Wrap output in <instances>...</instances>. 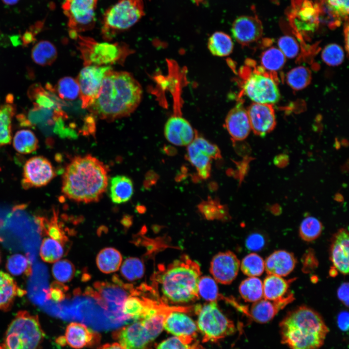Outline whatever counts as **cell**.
<instances>
[{"label":"cell","instance_id":"2","mask_svg":"<svg viewBox=\"0 0 349 349\" xmlns=\"http://www.w3.org/2000/svg\"><path fill=\"white\" fill-rule=\"evenodd\" d=\"M108 182V170L102 162L91 155L79 156L66 166L62 190L71 200L90 203L100 199Z\"/></svg>","mask_w":349,"mask_h":349},{"label":"cell","instance_id":"18","mask_svg":"<svg viewBox=\"0 0 349 349\" xmlns=\"http://www.w3.org/2000/svg\"><path fill=\"white\" fill-rule=\"evenodd\" d=\"M251 129L258 136L271 131L276 124L272 104L253 103L247 110Z\"/></svg>","mask_w":349,"mask_h":349},{"label":"cell","instance_id":"61","mask_svg":"<svg viewBox=\"0 0 349 349\" xmlns=\"http://www.w3.org/2000/svg\"><path fill=\"white\" fill-rule=\"evenodd\" d=\"M3 3L7 5H13L16 3L19 0H2Z\"/></svg>","mask_w":349,"mask_h":349},{"label":"cell","instance_id":"33","mask_svg":"<svg viewBox=\"0 0 349 349\" xmlns=\"http://www.w3.org/2000/svg\"><path fill=\"white\" fill-rule=\"evenodd\" d=\"M15 149L22 154H30L39 147V142L35 134L31 130L23 129L17 131L13 141Z\"/></svg>","mask_w":349,"mask_h":349},{"label":"cell","instance_id":"31","mask_svg":"<svg viewBox=\"0 0 349 349\" xmlns=\"http://www.w3.org/2000/svg\"><path fill=\"white\" fill-rule=\"evenodd\" d=\"M7 103L0 107V147L11 143L12 120L16 108L8 98Z\"/></svg>","mask_w":349,"mask_h":349},{"label":"cell","instance_id":"20","mask_svg":"<svg viewBox=\"0 0 349 349\" xmlns=\"http://www.w3.org/2000/svg\"><path fill=\"white\" fill-rule=\"evenodd\" d=\"M263 26L257 16H243L233 22L232 33L236 41L242 46H248L262 37Z\"/></svg>","mask_w":349,"mask_h":349},{"label":"cell","instance_id":"32","mask_svg":"<svg viewBox=\"0 0 349 349\" xmlns=\"http://www.w3.org/2000/svg\"><path fill=\"white\" fill-rule=\"evenodd\" d=\"M122 261L121 254L113 248L102 249L98 254L96 257V264L98 269L105 273H110L118 270Z\"/></svg>","mask_w":349,"mask_h":349},{"label":"cell","instance_id":"11","mask_svg":"<svg viewBox=\"0 0 349 349\" xmlns=\"http://www.w3.org/2000/svg\"><path fill=\"white\" fill-rule=\"evenodd\" d=\"M111 69L110 65H88L81 70L77 80L83 109H87L96 98L106 74Z\"/></svg>","mask_w":349,"mask_h":349},{"label":"cell","instance_id":"17","mask_svg":"<svg viewBox=\"0 0 349 349\" xmlns=\"http://www.w3.org/2000/svg\"><path fill=\"white\" fill-rule=\"evenodd\" d=\"M196 132L189 122L178 112H175L168 119L164 130L167 141L177 146L189 145L193 142Z\"/></svg>","mask_w":349,"mask_h":349},{"label":"cell","instance_id":"22","mask_svg":"<svg viewBox=\"0 0 349 349\" xmlns=\"http://www.w3.org/2000/svg\"><path fill=\"white\" fill-rule=\"evenodd\" d=\"M225 127L235 141H240L247 137L251 127L247 111L242 103L238 102L229 111L225 118Z\"/></svg>","mask_w":349,"mask_h":349},{"label":"cell","instance_id":"62","mask_svg":"<svg viewBox=\"0 0 349 349\" xmlns=\"http://www.w3.org/2000/svg\"><path fill=\"white\" fill-rule=\"evenodd\" d=\"M2 240H3L0 237V242L2 241Z\"/></svg>","mask_w":349,"mask_h":349},{"label":"cell","instance_id":"60","mask_svg":"<svg viewBox=\"0 0 349 349\" xmlns=\"http://www.w3.org/2000/svg\"><path fill=\"white\" fill-rule=\"evenodd\" d=\"M344 33H345V43H346V51L347 52H348V46H349V24H348V20H347V22L345 24V27L344 29Z\"/></svg>","mask_w":349,"mask_h":349},{"label":"cell","instance_id":"4","mask_svg":"<svg viewBox=\"0 0 349 349\" xmlns=\"http://www.w3.org/2000/svg\"><path fill=\"white\" fill-rule=\"evenodd\" d=\"M156 276L164 302L184 303L199 298V264L184 254L169 264Z\"/></svg>","mask_w":349,"mask_h":349},{"label":"cell","instance_id":"52","mask_svg":"<svg viewBox=\"0 0 349 349\" xmlns=\"http://www.w3.org/2000/svg\"><path fill=\"white\" fill-rule=\"evenodd\" d=\"M68 287L59 282H53L49 288L45 291L46 298L55 302H60L66 298V292Z\"/></svg>","mask_w":349,"mask_h":349},{"label":"cell","instance_id":"44","mask_svg":"<svg viewBox=\"0 0 349 349\" xmlns=\"http://www.w3.org/2000/svg\"><path fill=\"white\" fill-rule=\"evenodd\" d=\"M315 4L318 12L319 23L333 29L339 26L342 20L328 4L326 0H316Z\"/></svg>","mask_w":349,"mask_h":349},{"label":"cell","instance_id":"3","mask_svg":"<svg viewBox=\"0 0 349 349\" xmlns=\"http://www.w3.org/2000/svg\"><path fill=\"white\" fill-rule=\"evenodd\" d=\"M279 325L281 341L291 349H318L329 332L321 316L303 305L288 312Z\"/></svg>","mask_w":349,"mask_h":349},{"label":"cell","instance_id":"8","mask_svg":"<svg viewBox=\"0 0 349 349\" xmlns=\"http://www.w3.org/2000/svg\"><path fill=\"white\" fill-rule=\"evenodd\" d=\"M144 15L143 0H120L105 12L102 34L110 40L117 33L130 28Z\"/></svg>","mask_w":349,"mask_h":349},{"label":"cell","instance_id":"12","mask_svg":"<svg viewBox=\"0 0 349 349\" xmlns=\"http://www.w3.org/2000/svg\"><path fill=\"white\" fill-rule=\"evenodd\" d=\"M23 171L21 184L25 190L45 186L56 175L51 162L43 156L29 159L25 162Z\"/></svg>","mask_w":349,"mask_h":349},{"label":"cell","instance_id":"19","mask_svg":"<svg viewBox=\"0 0 349 349\" xmlns=\"http://www.w3.org/2000/svg\"><path fill=\"white\" fill-rule=\"evenodd\" d=\"M100 336L97 333L78 322H71L66 328L64 336L58 339V344H67L72 348L80 349L94 346L99 343Z\"/></svg>","mask_w":349,"mask_h":349},{"label":"cell","instance_id":"42","mask_svg":"<svg viewBox=\"0 0 349 349\" xmlns=\"http://www.w3.org/2000/svg\"><path fill=\"white\" fill-rule=\"evenodd\" d=\"M310 70L304 66H298L289 71L286 75V82L291 88L299 90L308 86L311 80Z\"/></svg>","mask_w":349,"mask_h":349},{"label":"cell","instance_id":"29","mask_svg":"<svg viewBox=\"0 0 349 349\" xmlns=\"http://www.w3.org/2000/svg\"><path fill=\"white\" fill-rule=\"evenodd\" d=\"M55 46L47 40H41L35 44L31 52V57L37 64L45 66L51 65L57 57Z\"/></svg>","mask_w":349,"mask_h":349},{"label":"cell","instance_id":"21","mask_svg":"<svg viewBox=\"0 0 349 349\" xmlns=\"http://www.w3.org/2000/svg\"><path fill=\"white\" fill-rule=\"evenodd\" d=\"M349 236L344 228L333 236L330 247V259L334 268L344 275L349 272Z\"/></svg>","mask_w":349,"mask_h":349},{"label":"cell","instance_id":"47","mask_svg":"<svg viewBox=\"0 0 349 349\" xmlns=\"http://www.w3.org/2000/svg\"><path fill=\"white\" fill-rule=\"evenodd\" d=\"M75 269L73 264L69 260H58L52 267V273L54 278L61 283L70 281L73 277Z\"/></svg>","mask_w":349,"mask_h":349},{"label":"cell","instance_id":"51","mask_svg":"<svg viewBox=\"0 0 349 349\" xmlns=\"http://www.w3.org/2000/svg\"><path fill=\"white\" fill-rule=\"evenodd\" d=\"M279 49L286 57L293 58L298 54L299 46L297 41L292 36L284 35L278 41Z\"/></svg>","mask_w":349,"mask_h":349},{"label":"cell","instance_id":"6","mask_svg":"<svg viewBox=\"0 0 349 349\" xmlns=\"http://www.w3.org/2000/svg\"><path fill=\"white\" fill-rule=\"evenodd\" d=\"M254 62L248 60L241 70L243 79L242 92L254 103L273 104L280 99V94L272 72L261 66H254Z\"/></svg>","mask_w":349,"mask_h":349},{"label":"cell","instance_id":"10","mask_svg":"<svg viewBox=\"0 0 349 349\" xmlns=\"http://www.w3.org/2000/svg\"><path fill=\"white\" fill-rule=\"evenodd\" d=\"M98 0H64L63 13L68 19L69 33L77 39L80 33L92 30L95 25Z\"/></svg>","mask_w":349,"mask_h":349},{"label":"cell","instance_id":"40","mask_svg":"<svg viewBox=\"0 0 349 349\" xmlns=\"http://www.w3.org/2000/svg\"><path fill=\"white\" fill-rule=\"evenodd\" d=\"M286 58L279 49L275 47L270 48L262 53L261 66L268 71L275 73L283 67Z\"/></svg>","mask_w":349,"mask_h":349},{"label":"cell","instance_id":"27","mask_svg":"<svg viewBox=\"0 0 349 349\" xmlns=\"http://www.w3.org/2000/svg\"><path fill=\"white\" fill-rule=\"evenodd\" d=\"M133 193L132 180L125 175H117L112 178L110 185V197L115 204L128 201Z\"/></svg>","mask_w":349,"mask_h":349},{"label":"cell","instance_id":"9","mask_svg":"<svg viewBox=\"0 0 349 349\" xmlns=\"http://www.w3.org/2000/svg\"><path fill=\"white\" fill-rule=\"evenodd\" d=\"M198 310V328L205 341H216L234 332L232 321L221 312L216 301L205 304Z\"/></svg>","mask_w":349,"mask_h":349},{"label":"cell","instance_id":"45","mask_svg":"<svg viewBox=\"0 0 349 349\" xmlns=\"http://www.w3.org/2000/svg\"><path fill=\"white\" fill-rule=\"evenodd\" d=\"M242 272L249 277L260 276L265 270L263 258L255 253H251L245 256L240 265Z\"/></svg>","mask_w":349,"mask_h":349},{"label":"cell","instance_id":"26","mask_svg":"<svg viewBox=\"0 0 349 349\" xmlns=\"http://www.w3.org/2000/svg\"><path fill=\"white\" fill-rule=\"evenodd\" d=\"M34 220L42 235H47L59 242L64 247L66 246L69 239L62 226L59 223L58 217L55 212L50 220L40 216L35 217Z\"/></svg>","mask_w":349,"mask_h":349},{"label":"cell","instance_id":"16","mask_svg":"<svg viewBox=\"0 0 349 349\" xmlns=\"http://www.w3.org/2000/svg\"><path fill=\"white\" fill-rule=\"evenodd\" d=\"M179 310L173 311L166 317L163 329L186 344H190L196 335L197 327L194 321Z\"/></svg>","mask_w":349,"mask_h":349},{"label":"cell","instance_id":"63","mask_svg":"<svg viewBox=\"0 0 349 349\" xmlns=\"http://www.w3.org/2000/svg\"></svg>","mask_w":349,"mask_h":349},{"label":"cell","instance_id":"15","mask_svg":"<svg viewBox=\"0 0 349 349\" xmlns=\"http://www.w3.org/2000/svg\"><path fill=\"white\" fill-rule=\"evenodd\" d=\"M240 265L239 259L234 253L230 251L220 252L212 259L210 272L216 282L229 285L237 276Z\"/></svg>","mask_w":349,"mask_h":349},{"label":"cell","instance_id":"36","mask_svg":"<svg viewBox=\"0 0 349 349\" xmlns=\"http://www.w3.org/2000/svg\"><path fill=\"white\" fill-rule=\"evenodd\" d=\"M198 209L201 214L208 220H226L229 219L228 208L216 199L208 198L200 203Z\"/></svg>","mask_w":349,"mask_h":349},{"label":"cell","instance_id":"41","mask_svg":"<svg viewBox=\"0 0 349 349\" xmlns=\"http://www.w3.org/2000/svg\"><path fill=\"white\" fill-rule=\"evenodd\" d=\"M6 268L7 271L15 276L30 275L32 272V263L29 257L20 254L9 256L7 260Z\"/></svg>","mask_w":349,"mask_h":349},{"label":"cell","instance_id":"39","mask_svg":"<svg viewBox=\"0 0 349 349\" xmlns=\"http://www.w3.org/2000/svg\"><path fill=\"white\" fill-rule=\"evenodd\" d=\"M146 302L144 297L130 295L124 301L122 306V313L127 319L139 320L145 309Z\"/></svg>","mask_w":349,"mask_h":349},{"label":"cell","instance_id":"58","mask_svg":"<svg viewBox=\"0 0 349 349\" xmlns=\"http://www.w3.org/2000/svg\"><path fill=\"white\" fill-rule=\"evenodd\" d=\"M33 33L32 31L26 32L22 36L23 42L25 44H29L34 40Z\"/></svg>","mask_w":349,"mask_h":349},{"label":"cell","instance_id":"35","mask_svg":"<svg viewBox=\"0 0 349 349\" xmlns=\"http://www.w3.org/2000/svg\"><path fill=\"white\" fill-rule=\"evenodd\" d=\"M48 89L50 92H56L61 99L66 101H74L80 96L78 82L77 79L70 77H65L60 79L55 88L54 89L50 85Z\"/></svg>","mask_w":349,"mask_h":349},{"label":"cell","instance_id":"46","mask_svg":"<svg viewBox=\"0 0 349 349\" xmlns=\"http://www.w3.org/2000/svg\"><path fill=\"white\" fill-rule=\"evenodd\" d=\"M144 268L142 261L136 257H129L123 263L121 273L127 280L133 281L141 278L144 274Z\"/></svg>","mask_w":349,"mask_h":349},{"label":"cell","instance_id":"48","mask_svg":"<svg viewBox=\"0 0 349 349\" xmlns=\"http://www.w3.org/2000/svg\"><path fill=\"white\" fill-rule=\"evenodd\" d=\"M198 293L206 301H216L219 294L215 280L208 276L200 277L198 283Z\"/></svg>","mask_w":349,"mask_h":349},{"label":"cell","instance_id":"23","mask_svg":"<svg viewBox=\"0 0 349 349\" xmlns=\"http://www.w3.org/2000/svg\"><path fill=\"white\" fill-rule=\"evenodd\" d=\"M265 270L268 275L281 277L290 274L294 269L297 259L294 255L285 250H277L264 261Z\"/></svg>","mask_w":349,"mask_h":349},{"label":"cell","instance_id":"49","mask_svg":"<svg viewBox=\"0 0 349 349\" xmlns=\"http://www.w3.org/2000/svg\"><path fill=\"white\" fill-rule=\"evenodd\" d=\"M323 61L330 66H337L340 64L344 58L343 48L335 44L327 46L321 53Z\"/></svg>","mask_w":349,"mask_h":349},{"label":"cell","instance_id":"34","mask_svg":"<svg viewBox=\"0 0 349 349\" xmlns=\"http://www.w3.org/2000/svg\"><path fill=\"white\" fill-rule=\"evenodd\" d=\"M207 47L213 55L224 57L232 53L234 45L231 38L228 34L223 32H216L209 38Z\"/></svg>","mask_w":349,"mask_h":349},{"label":"cell","instance_id":"54","mask_svg":"<svg viewBox=\"0 0 349 349\" xmlns=\"http://www.w3.org/2000/svg\"><path fill=\"white\" fill-rule=\"evenodd\" d=\"M156 349H194L183 343L177 337L169 338L160 342Z\"/></svg>","mask_w":349,"mask_h":349},{"label":"cell","instance_id":"14","mask_svg":"<svg viewBox=\"0 0 349 349\" xmlns=\"http://www.w3.org/2000/svg\"><path fill=\"white\" fill-rule=\"evenodd\" d=\"M112 336L124 349H147L155 339L141 320L117 330Z\"/></svg>","mask_w":349,"mask_h":349},{"label":"cell","instance_id":"50","mask_svg":"<svg viewBox=\"0 0 349 349\" xmlns=\"http://www.w3.org/2000/svg\"><path fill=\"white\" fill-rule=\"evenodd\" d=\"M192 143L205 155L211 159H220L222 158L221 151L215 144L211 143L196 132Z\"/></svg>","mask_w":349,"mask_h":349},{"label":"cell","instance_id":"13","mask_svg":"<svg viewBox=\"0 0 349 349\" xmlns=\"http://www.w3.org/2000/svg\"><path fill=\"white\" fill-rule=\"evenodd\" d=\"M288 17L292 25L300 33L313 32L319 23L317 8L311 0H292Z\"/></svg>","mask_w":349,"mask_h":349},{"label":"cell","instance_id":"37","mask_svg":"<svg viewBox=\"0 0 349 349\" xmlns=\"http://www.w3.org/2000/svg\"><path fill=\"white\" fill-rule=\"evenodd\" d=\"M239 292L246 301L254 302L263 297V283L256 277H250L241 283Z\"/></svg>","mask_w":349,"mask_h":349},{"label":"cell","instance_id":"25","mask_svg":"<svg viewBox=\"0 0 349 349\" xmlns=\"http://www.w3.org/2000/svg\"><path fill=\"white\" fill-rule=\"evenodd\" d=\"M292 280H286L282 277L268 275L263 283V297L274 301L281 300L292 294L288 292L289 284Z\"/></svg>","mask_w":349,"mask_h":349},{"label":"cell","instance_id":"59","mask_svg":"<svg viewBox=\"0 0 349 349\" xmlns=\"http://www.w3.org/2000/svg\"><path fill=\"white\" fill-rule=\"evenodd\" d=\"M97 349H124L118 343L106 344L99 347Z\"/></svg>","mask_w":349,"mask_h":349},{"label":"cell","instance_id":"1","mask_svg":"<svg viewBox=\"0 0 349 349\" xmlns=\"http://www.w3.org/2000/svg\"><path fill=\"white\" fill-rule=\"evenodd\" d=\"M142 93L132 74L111 69L106 74L97 97L87 109L94 116L112 121L133 112L141 102Z\"/></svg>","mask_w":349,"mask_h":349},{"label":"cell","instance_id":"24","mask_svg":"<svg viewBox=\"0 0 349 349\" xmlns=\"http://www.w3.org/2000/svg\"><path fill=\"white\" fill-rule=\"evenodd\" d=\"M26 291L20 288L9 274L0 270V310L8 311L16 296H22Z\"/></svg>","mask_w":349,"mask_h":349},{"label":"cell","instance_id":"38","mask_svg":"<svg viewBox=\"0 0 349 349\" xmlns=\"http://www.w3.org/2000/svg\"><path fill=\"white\" fill-rule=\"evenodd\" d=\"M65 253L64 247L57 240L49 238L43 239L39 254L44 261L48 263L55 262L60 260Z\"/></svg>","mask_w":349,"mask_h":349},{"label":"cell","instance_id":"53","mask_svg":"<svg viewBox=\"0 0 349 349\" xmlns=\"http://www.w3.org/2000/svg\"><path fill=\"white\" fill-rule=\"evenodd\" d=\"M349 0H326L328 4L343 20H348Z\"/></svg>","mask_w":349,"mask_h":349},{"label":"cell","instance_id":"30","mask_svg":"<svg viewBox=\"0 0 349 349\" xmlns=\"http://www.w3.org/2000/svg\"><path fill=\"white\" fill-rule=\"evenodd\" d=\"M187 158L195 167L199 177L207 179L211 170V159L203 154L192 142L187 146Z\"/></svg>","mask_w":349,"mask_h":349},{"label":"cell","instance_id":"56","mask_svg":"<svg viewBox=\"0 0 349 349\" xmlns=\"http://www.w3.org/2000/svg\"><path fill=\"white\" fill-rule=\"evenodd\" d=\"M337 296L342 302L348 307L349 306V284L348 283H343L338 288Z\"/></svg>","mask_w":349,"mask_h":349},{"label":"cell","instance_id":"57","mask_svg":"<svg viewBox=\"0 0 349 349\" xmlns=\"http://www.w3.org/2000/svg\"><path fill=\"white\" fill-rule=\"evenodd\" d=\"M337 324L339 328L344 331L349 329V313L347 311L341 312L337 317Z\"/></svg>","mask_w":349,"mask_h":349},{"label":"cell","instance_id":"28","mask_svg":"<svg viewBox=\"0 0 349 349\" xmlns=\"http://www.w3.org/2000/svg\"><path fill=\"white\" fill-rule=\"evenodd\" d=\"M282 309L277 302L262 299L253 303L250 315L255 321L265 323L270 321Z\"/></svg>","mask_w":349,"mask_h":349},{"label":"cell","instance_id":"55","mask_svg":"<svg viewBox=\"0 0 349 349\" xmlns=\"http://www.w3.org/2000/svg\"><path fill=\"white\" fill-rule=\"evenodd\" d=\"M265 244L264 237L260 234L255 233L250 235L246 240L247 248L253 251H258L262 249Z\"/></svg>","mask_w":349,"mask_h":349},{"label":"cell","instance_id":"43","mask_svg":"<svg viewBox=\"0 0 349 349\" xmlns=\"http://www.w3.org/2000/svg\"><path fill=\"white\" fill-rule=\"evenodd\" d=\"M323 229L321 222L314 217H307L301 222L299 227V235L305 241H312L318 238Z\"/></svg>","mask_w":349,"mask_h":349},{"label":"cell","instance_id":"7","mask_svg":"<svg viewBox=\"0 0 349 349\" xmlns=\"http://www.w3.org/2000/svg\"><path fill=\"white\" fill-rule=\"evenodd\" d=\"M78 48L85 66L122 64L133 50L124 43H101L79 34Z\"/></svg>","mask_w":349,"mask_h":349},{"label":"cell","instance_id":"5","mask_svg":"<svg viewBox=\"0 0 349 349\" xmlns=\"http://www.w3.org/2000/svg\"><path fill=\"white\" fill-rule=\"evenodd\" d=\"M44 337L38 316L20 311L9 325L0 349H40Z\"/></svg>","mask_w":349,"mask_h":349}]
</instances>
